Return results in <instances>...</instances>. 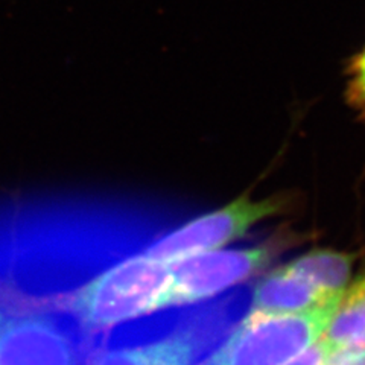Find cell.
Listing matches in <instances>:
<instances>
[{
	"label": "cell",
	"mask_w": 365,
	"mask_h": 365,
	"mask_svg": "<svg viewBox=\"0 0 365 365\" xmlns=\"http://www.w3.org/2000/svg\"><path fill=\"white\" fill-rule=\"evenodd\" d=\"M170 264L145 253L122 260L75 291L34 297L44 311L73 315L84 329H111L173 307Z\"/></svg>",
	"instance_id": "6da1fadb"
},
{
	"label": "cell",
	"mask_w": 365,
	"mask_h": 365,
	"mask_svg": "<svg viewBox=\"0 0 365 365\" xmlns=\"http://www.w3.org/2000/svg\"><path fill=\"white\" fill-rule=\"evenodd\" d=\"M280 205L279 198L251 200L248 195H242L221 209L197 216L169 232L148 247L143 253L165 264H173L221 250L242 237L257 222L276 215Z\"/></svg>",
	"instance_id": "277c9868"
},
{
	"label": "cell",
	"mask_w": 365,
	"mask_h": 365,
	"mask_svg": "<svg viewBox=\"0 0 365 365\" xmlns=\"http://www.w3.org/2000/svg\"><path fill=\"white\" fill-rule=\"evenodd\" d=\"M276 256L269 245L215 250L170 264L174 306L195 304L255 277Z\"/></svg>",
	"instance_id": "5b68a950"
},
{
	"label": "cell",
	"mask_w": 365,
	"mask_h": 365,
	"mask_svg": "<svg viewBox=\"0 0 365 365\" xmlns=\"http://www.w3.org/2000/svg\"><path fill=\"white\" fill-rule=\"evenodd\" d=\"M204 346V329L193 322L150 344L101 353L93 365H193Z\"/></svg>",
	"instance_id": "8992f818"
},
{
	"label": "cell",
	"mask_w": 365,
	"mask_h": 365,
	"mask_svg": "<svg viewBox=\"0 0 365 365\" xmlns=\"http://www.w3.org/2000/svg\"><path fill=\"white\" fill-rule=\"evenodd\" d=\"M326 351V346L318 339L315 344H312L309 349H306L299 356H295L284 365H322Z\"/></svg>",
	"instance_id": "7c38bea8"
},
{
	"label": "cell",
	"mask_w": 365,
	"mask_h": 365,
	"mask_svg": "<svg viewBox=\"0 0 365 365\" xmlns=\"http://www.w3.org/2000/svg\"><path fill=\"white\" fill-rule=\"evenodd\" d=\"M322 365H365V338L327 349Z\"/></svg>",
	"instance_id": "30bf717a"
},
{
	"label": "cell",
	"mask_w": 365,
	"mask_h": 365,
	"mask_svg": "<svg viewBox=\"0 0 365 365\" xmlns=\"http://www.w3.org/2000/svg\"><path fill=\"white\" fill-rule=\"evenodd\" d=\"M287 267L329 299H339L351 283L353 257L334 250H312Z\"/></svg>",
	"instance_id": "ba28073f"
},
{
	"label": "cell",
	"mask_w": 365,
	"mask_h": 365,
	"mask_svg": "<svg viewBox=\"0 0 365 365\" xmlns=\"http://www.w3.org/2000/svg\"><path fill=\"white\" fill-rule=\"evenodd\" d=\"M365 338V276L342 292L335 312L319 338L326 349Z\"/></svg>",
	"instance_id": "9c48e42d"
},
{
	"label": "cell",
	"mask_w": 365,
	"mask_h": 365,
	"mask_svg": "<svg viewBox=\"0 0 365 365\" xmlns=\"http://www.w3.org/2000/svg\"><path fill=\"white\" fill-rule=\"evenodd\" d=\"M339 299H329L284 265L271 271L256 284L251 311L264 314H302L336 306Z\"/></svg>",
	"instance_id": "52a82bcc"
},
{
	"label": "cell",
	"mask_w": 365,
	"mask_h": 365,
	"mask_svg": "<svg viewBox=\"0 0 365 365\" xmlns=\"http://www.w3.org/2000/svg\"><path fill=\"white\" fill-rule=\"evenodd\" d=\"M336 306L302 314L251 311L201 365H284L322 338Z\"/></svg>",
	"instance_id": "7a4b0ae2"
},
{
	"label": "cell",
	"mask_w": 365,
	"mask_h": 365,
	"mask_svg": "<svg viewBox=\"0 0 365 365\" xmlns=\"http://www.w3.org/2000/svg\"><path fill=\"white\" fill-rule=\"evenodd\" d=\"M0 365H78L76 349L34 297L0 282Z\"/></svg>",
	"instance_id": "3957f363"
},
{
	"label": "cell",
	"mask_w": 365,
	"mask_h": 365,
	"mask_svg": "<svg viewBox=\"0 0 365 365\" xmlns=\"http://www.w3.org/2000/svg\"><path fill=\"white\" fill-rule=\"evenodd\" d=\"M350 98L353 104L365 111V49L359 53L351 67Z\"/></svg>",
	"instance_id": "8fae6325"
}]
</instances>
